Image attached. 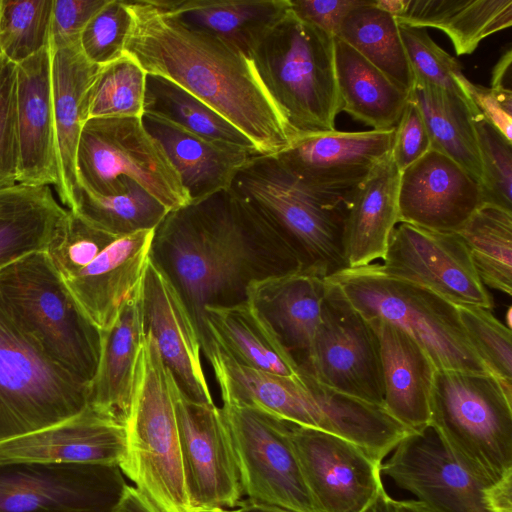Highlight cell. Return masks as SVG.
<instances>
[{
  "label": "cell",
  "instance_id": "6da1fadb",
  "mask_svg": "<svg viewBox=\"0 0 512 512\" xmlns=\"http://www.w3.org/2000/svg\"><path fill=\"white\" fill-rule=\"evenodd\" d=\"M150 257L183 298L202 348L206 306L243 302L251 283L301 271L229 190L168 212L155 228Z\"/></svg>",
  "mask_w": 512,
  "mask_h": 512
},
{
  "label": "cell",
  "instance_id": "7a4b0ae2",
  "mask_svg": "<svg viewBox=\"0 0 512 512\" xmlns=\"http://www.w3.org/2000/svg\"><path fill=\"white\" fill-rule=\"evenodd\" d=\"M125 53L147 73L166 78L239 129L261 155H277L292 134L251 59L221 38L187 27L151 0L127 1Z\"/></svg>",
  "mask_w": 512,
  "mask_h": 512
},
{
  "label": "cell",
  "instance_id": "3957f363",
  "mask_svg": "<svg viewBox=\"0 0 512 512\" xmlns=\"http://www.w3.org/2000/svg\"><path fill=\"white\" fill-rule=\"evenodd\" d=\"M229 191L271 238L297 258L301 272L326 279L349 268L345 253L348 208L312 195L275 155L251 157Z\"/></svg>",
  "mask_w": 512,
  "mask_h": 512
},
{
  "label": "cell",
  "instance_id": "277c9868",
  "mask_svg": "<svg viewBox=\"0 0 512 512\" xmlns=\"http://www.w3.org/2000/svg\"><path fill=\"white\" fill-rule=\"evenodd\" d=\"M334 39L289 9L258 40L249 58L293 139L336 130L341 112Z\"/></svg>",
  "mask_w": 512,
  "mask_h": 512
},
{
  "label": "cell",
  "instance_id": "5b68a950",
  "mask_svg": "<svg viewBox=\"0 0 512 512\" xmlns=\"http://www.w3.org/2000/svg\"><path fill=\"white\" fill-rule=\"evenodd\" d=\"M511 404L512 396L490 373L435 371L429 425L486 488L512 478Z\"/></svg>",
  "mask_w": 512,
  "mask_h": 512
},
{
  "label": "cell",
  "instance_id": "8992f818",
  "mask_svg": "<svg viewBox=\"0 0 512 512\" xmlns=\"http://www.w3.org/2000/svg\"><path fill=\"white\" fill-rule=\"evenodd\" d=\"M125 429L123 474L159 512H191L170 374L148 332L138 355Z\"/></svg>",
  "mask_w": 512,
  "mask_h": 512
},
{
  "label": "cell",
  "instance_id": "52a82bcc",
  "mask_svg": "<svg viewBox=\"0 0 512 512\" xmlns=\"http://www.w3.org/2000/svg\"><path fill=\"white\" fill-rule=\"evenodd\" d=\"M326 279L366 319L385 320L411 336L437 370L489 373L469 342L455 304L383 273L376 263L347 268Z\"/></svg>",
  "mask_w": 512,
  "mask_h": 512
},
{
  "label": "cell",
  "instance_id": "ba28073f",
  "mask_svg": "<svg viewBox=\"0 0 512 512\" xmlns=\"http://www.w3.org/2000/svg\"><path fill=\"white\" fill-rule=\"evenodd\" d=\"M0 293L43 352L89 386L98 366L100 331L80 310L47 253H31L2 267Z\"/></svg>",
  "mask_w": 512,
  "mask_h": 512
},
{
  "label": "cell",
  "instance_id": "9c48e42d",
  "mask_svg": "<svg viewBox=\"0 0 512 512\" xmlns=\"http://www.w3.org/2000/svg\"><path fill=\"white\" fill-rule=\"evenodd\" d=\"M88 406V386L54 363L0 293V441L64 421Z\"/></svg>",
  "mask_w": 512,
  "mask_h": 512
},
{
  "label": "cell",
  "instance_id": "30bf717a",
  "mask_svg": "<svg viewBox=\"0 0 512 512\" xmlns=\"http://www.w3.org/2000/svg\"><path fill=\"white\" fill-rule=\"evenodd\" d=\"M78 186L97 195L124 189L128 178L168 211L190 204L179 174L142 117L89 118L76 152Z\"/></svg>",
  "mask_w": 512,
  "mask_h": 512
},
{
  "label": "cell",
  "instance_id": "8fae6325",
  "mask_svg": "<svg viewBox=\"0 0 512 512\" xmlns=\"http://www.w3.org/2000/svg\"><path fill=\"white\" fill-rule=\"evenodd\" d=\"M221 411L248 500L292 512H320L304 480L287 421L231 405Z\"/></svg>",
  "mask_w": 512,
  "mask_h": 512
},
{
  "label": "cell",
  "instance_id": "7c38bea8",
  "mask_svg": "<svg viewBox=\"0 0 512 512\" xmlns=\"http://www.w3.org/2000/svg\"><path fill=\"white\" fill-rule=\"evenodd\" d=\"M325 284L320 321L304 373L331 389L383 405L378 336L336 284L327 279Z\"/></svg>",
  "mask_w": 512,
  "mask_h": 512
},
{
  "label": "cell",
  "instance_id": "4fadbf2b",
  "mask_svg": "<svg viewBox=\"0 0 512 512\" xmlns=\"http://www.w3.org/2000/svg\"><path fill=\"white\" fill-rule=\"evenodd\" d=\"M117 465L0 463V512H112L126 486Z\"/></svg>",
  "mask_w": 512,
  "mask_h": 512
},
{
  "label": "cell",
  "instance_id": "5bb4252c",
  "mask_svg": "<svg viewBox=\"0 0 512 512\" xmlns=\"http://www.w3.org/2000/svg\"><path fill=\"white\" fill-rule=\"evenodd\" d=\"M394 136L395 128L310 134L275 156L312 195L349 208L357 189L391 156Z\"/></svg>",
  "mask_w": 512,
  "mask_h": 512
},
{
  "label": "cell",
  "instance_id": "9a60e30c",
  "mask_svg": "<svg viewBox=\"0 0 512 512\" xmlns=\"http://www.w3.org/2000/svg\"><path fill=\"white\" fill-rule=\"evenodd\" d=\"M169 374L190 510L233 508L243 490L221 408L190 400Z\"/></svg>",
  "mask_w": 512,
  "mask_h": 512
},
{
  "label": "cell",
  "instance_id": "2e32d148",
  "mask_svg": "<svg viewBox=\"0 0 512 512\" xmlns=\"http://www.w3.org/2000/svg\"><path fill=\"white\" fill-rule=\"evenodd\" d=\"M376 264L383 273L424 287L455 305L493 307L492 296L456 232L398 223L382 263Z\"/></svg>",
  "mask_w": 512,
  "mask_h": 512
},
{
  "label": "cell",
  "instance_id": "e0dca14e",
  "mask_svg": "<svg viewBox=\"0 0 512 512\" xmlns=\"http://www.w3.org/2000/svg\"><path fill=\"white\" fill-rule=\"evenodd\" d=\"M304 480L320 512H362L383 487L381 463L335 434L287 421Z\"/></svg>",
  "mask_w": 512,
  "mask_h": 512
},
{
  "label": "cell",
  "instance_id": "ac0fdd59",
  "mask_svg": "<svg viewBox=\"0 0 512 512\" xmlns=\"http://www.w3.org/2000/svg\"><path fill=\"white\" fill-rule=\"evenodd\" d=\"M380 470L433 512H495L490 487L454 459L430 425L405 436Z\"/></svg>",
  "mask_w": 512,
  "mask_h": 512
},
{
  "label": "cell",
  "instance_id": "d6986e66",
  "mask_svg": "<svg viewBox=\"0 0 512 512\" xmlns=\"http://www.w3.org/2000/svg\"><path fill=\"white\" fill-rule=\"evenodd\" d=\"M483 204L481 184L434 149L401 172L398 223L457 232Z\"/></svg>",
  "mask_w": 512,
  "mask_h": 512
},
{
  "label": "cell",
  "instance_id": "ffe728a7",
  "mask_svg": "<svg viewBox=\"0 0 512 512\" xmlns=\"http://www.w3.org/2000/svg\"><path fill=\"white\" fill-rule=\"evenodd\" d=\"M142 316L166 368L192 401L213 404L201 361L202 340L180 293L150 257L142 281Z\"/></svg>",
  "mask_w": 512,
  "mask_h": 512
},
{
  "label": "cell",
  "instance_id": "44dd1931",
  "mask_svg": "<svg viewBox=\"0 0 512 512\" xmlns=\"http://www.w3.org/2000/svg\"><path fill=\"white\" fill-rule=\"evenodd\" d=\"M155 229L119 237L93 258L58 272L74 301L99 330L110 328L142 283Z\"/></svg>",
  "mask_w": 512,
  "mask_h": 512
},
{
  "label": "cell",
  "instance_id": "7402d4cb",
  "mask_svg": "<svg viewBox=\"0 0 512 512\" xmlns=\"http://www.w3.org/2000/svg\"><path fill=\"white\" fill-rule=\"evenodd\" d=\"M125 452V426L89 405L57 424L0 441V463L28 461L120 467Z\"/></svg>",
  "mask_w": 512,
  "mask_h": 512
},
{
  "label": "cell",
  "instance_id": "603a6c76",
  "mask_svg": "<svg viewBox=\"0 0 512 512\" xmlns=\"http://www.w3.org/2000/svg\"><path fill=\"white\" fill-rule=\"evenodd\" d=\"M78 39L49 37L48 41L59 174L55 190L69 211L78 188L76 152L88 119V95L100 69L85 58Z\"/></svg>",
  "mask_w": 512,
  "mask_h": 512
},
{
  "label": "cell",
  "instance_id": "cb8c5ba5",
  "mask_svg": "<svg viewBox=\"0 0 512 512\" xmlns=\"http://www.w3.org/2000/svg\"><path fill=\"white\" fill-rule=\"evenodd\" d=\"M19 133L18 183L56 186L58 155L48 45L16 64Z\"/></svg>",
  "mask_w": 512,
  "mask_h": 512
},
{
  "label": "cell",
  "instance_id": "d4e9b609",
  "mask_svg": "<svg viewBox=\"0 0 512 512\" xmlns=\"http://www.w3.org/2000/svg\"><path fill=\"white\" fill-rule=\"evenodd\" d=\"M220 388L223 405L257 410L309 428L323 430L317 404L301 374L290 378L245 366L210 341L202 349Z\"/></svg>",
  "mask_w": 512,
  "mask_h": 512
},
{
  "label": "cell",
  "instance_id": "484cf974",
  "mask_svg": "<svg viewBox=\"0 0 512 512\" xmlns=\"http://www.w3.org/2000/svg\"><path fill=\"white\" fill-rule=\"evenodd\" d=\"M325 279L301 271L251 283L247 300L261 313L301 372L320 321Z\"/></svg>",
  "mask_w": 512,
  "mask_h": 512
},
{
  "label": "cell",
  "instance_id": "4316f807",
  "mask_svg": "<svg viewBox=\"0 0 512 512\" xmlns=\"http://www.w3.org/2000/svg\"><path fill=\"white\" fill-rule=\"evenodd\" d=\"M368 321L380 345L383 407L412 431L429 426L430 397L437 369L426 351L402 329L381 319Z\"/></svg>",
  "mask_w": 512,
  "mask_h": 512
},
{
  "label": "cell",
  "instance_id": "83f0119b",
  "mask_svg": "<svg viewBox=\"0 0 512 512\" xmlns=\"http://www.w3.org/2000/svg\"><path fill=\"white\" fill-rule=\"evenodd\" d=\"M142 283L115 323L100 331V356L88 386V405L125 426L138 355L145 338Z\"/></svg>",
  "mask_w": 512,
  "mask_h": 512
},
{
  "label": "cell",
  "instance_id": "f1b7e54d",
  "mask_svg": "<svg viewBox=\"0 0 512 512\" xmlns=\"http://www.w3.org/2000/svg\"><path fill=\"white\" fill-rule=\"evenodd\" d=\"M146 130L160 142L179 174L190 203L229 190L236 174L253 156L246 149L210 141L164 120L143 114Z\"/></svg>",
  "mask_w": 512,
  "mask_h": 512
},
{
  "label": "cell",
  "instance_id": "f546056e",
  "mask_svg": "<svg viewBox=\"0 0 512 512\" xmlns=\"http://www.w3.org/2000/svg\"><path fill=\"white\" fill-rule=\"evenodd\" d=\"M401 172L390 156L357 189L345 224V253L349 268L383 260L398 224Z\"/></svg>",
  "mask_w": 512,
  "mask_h": 512
},
{
  "label": "cell",
  "instance_id": "4dcf8cb0",
  "mask_svg": "<svg viewBox=\"0 0 512 512\" xmlns=\"http://www.w3.org/2000/svg\"><path fill=\"white\" fill-rule=\"evenodd\" d=\"M204 326L203 347L212 341L245 366L284 377L300 376L297 364L248 300L228 306H206Z\"/></svg>",
  "mask_w": 512,
  "mask_h": 512
},
{
  "label": "cell",
  "instance_id": "1f68e13d",
  "mask_svg": "<svg viewBox=\"0 0 512 512\" xmlns=\"http://www.w3.org/2000/svg\"><path fill=\"white\" fill-rule=\"evenodd\" d=\"M69 216L51 186L16 183L0 187V269L31 253L46 251Z\"/></svg>",
  "mask_w": 512,
  "mask_h": 512
},
{
  "label": "cell",
  "instance_id": "d6a6232c",
  "mask_svg": "<svg viewBox=\"0 0 512 512\" xmlns=\"http://www.w3.org/2000/svg\"><path fill=\"white\" fill-rule=\"evenodd\" d=\"M181 24L223 39L248 57L289 0H151Z\"/></svg>",
  "mask_w": 512,
  "mask_h": 512
},
{
  "label": "cell",
  "instance_id": "836d02e7",
  "mask_svg": "<svg viewBox=\"0 0 512 512\" xmlns=\"http://www.w3.org/2000/svg\"><path fill=\"white\" fill-rule=\"evenodd\" d=\"M394 16L401 25L441 30L458 56L468 55L512 25V0H399Z\"/></svg>",
  "mask_w": 512,
  "mask_h": 512
},
{
  "label": "cell",
  "instance_id": "e575fe53",
  "mask_svg": "<svg viewBox=\"0 0 512 512\" xmlns=\"http://www.w3.org/2000/svg\"><path fill=\"white\" fill-rule=\"evenodd\" d=\"M334 55L341 111L374 130L395 128L409 93L337 37Z\"/></svg>",
  "mask_w": 512,
  "mask_h": 512
},
{
  "label": "cell",
  "instance_id": "d590c367",
  "mask_svg": "<svg viewBox=\"0 0 512 512\" xmlns=\"http://www.w3.org/2000/svg\"><path fill=\"white\" fill-rule=\"evenodd\" d=\"M337 38L343 40L400 89L410 93L414 76L393 14L376 0H362L344 18Z\"/></svg>",
  "mask_w": 512,
  "mask_h": 512
},
{
  "label": "cell",
  "instance_id": "8d00e7d4",
  "mask_svg": "<svg viewBox=\"0 0 512 512\" xmlns=\"http://www.w3.org/2000/svg\"><path fill=\"white\" fill-rule=\"evenodd\" d=\"M409 100L422 114L432 149L456 162L481 184L480 153L472 115L465 102L442 89L416 81Z\"/></svg>",
  "mask_w": 512,
  "mask_h": 512
},
{
  "label": "cell",
  "instance_id": "74e56055",
  "mask_svg": "<svg viewBox=\"0 0 512 512\" xmlns=\"http://www.w3.org/2000/svg\"><path fill=\"white\" fill-rule=\"evenodd\" d=\"M143 114L164 120L198 137L261 155L233 124L166 78L147 74Z\"/></svg>",
  "mask_w": 512,
  "mask_h": 512
},
{
  "label": "cell",
  "instance_id": "f35d334b",
  "mask_svg": "<svg viewBox=\"0 0 512 512\" xmlns=\"http://www.w3.org/2000/svg\"><path fill=\"white\" fill-rule=\"evenodd\" d=\"M70 212L97 230L123 237L155 229L170 211L128 178L124 189L112 195H97L78 186Z\"/></svg>",
  "mask_w": 512,
  "mask_h": 512
},
{
  "label": "cell",
  "instance_id": "ab89813d",
  "mask_svg": "<svg viewBox=\"0 0 512 512\" xmlns=\"http://www.w3.org/2000/svg\"><path fill=\"white\" fill-rule=\"evenodd\" d=\"M483 285L512 295V211L484 203L456 232Z\"/></svg>",
  "mask_w": 512,
  "mask_h": 512
},
{
  "label": "cell",
  "instance_id": "60d3db41",
  "mask_svg": "<svg viewBox=\"0 0 512 512\" xmlns=\"http://www.w3.org/2000/svg\"><path fill=\"white\" fill-rule=\"evenodd\" d=\"M146 77L128 55L100 67L88 95V119L142 117Z\"/></svg>",
  "mask_w": 512,
  "mask_h": 512
},
{
  "label": "cell",
  "instance_id": "b9f144b4",
  "mask_svg": "<svg viewBox=\"0 0 512 512\" xmlns=\"http://www.w3.org/2000/svg\"><path fill=\"white\" fill-rule=\"evenodd\" d=\"M53 0H1L0 51L18 64L48 45Z\"/></svg>",
  "mask_w": 512,
  "mask_h": 512
},
{
  "label": "cell",
  "instance_id": "7bdbcfd3",
  "mask_svg": "<svg viewBox=\"0 0 512 512\" xmlns=\"http://www.w3.org/2000/svg\"><path fill=\"white\" fill-rule=\"evenodd\" d=\"M399 30L414 82L453 94L465 102L471 115L479 113L464 90L463 83L467 77L459 61L440 48L426 29L399 24Z\"/></svg>",
  "mask_w": 512,
  "mask_h": 512
},
{
  "label": "cell",
  "instance_id": "ee69618b",
  "mask_svg": "<svg viewBox=\"0 0 512 512\" xmlns=\"http://www.w3.org/2000/svg\"><path fill=\"white\" fill-rule=\"evenodd\" d=\"M461 324L470 344L487 370L512 396L511 329L497 319L490 309L456 305Z\"/></svg>",
  "mask_w": 512,
  "mask_h": 512
},
{
  "label": "cell",
  "instance_id": "f6af8a7d",
  "mask_svg": "<svg viewBox=\"0 0 512 512\" xmlns=\"http://www.w3.org/2000/svg\"><path fill=\"white\" fill-rule=\"evenodd\" d=\"M481 165L483 202L512 211V142L479 112L472 115Z\"/></svg>",
  "mask_w": 512,
  "mask_h": 512
},
{
  "label": "cell",
  "instance_id": "bcb514c9",
  "mask_svg": "<svg viewBox=\"0 0 512 512\" xmlns=\"http://www.w3.org/2000/svg\"><path fill=\"white\" fill-rule=\"evenodd\" d=\"M131 26L127 1L108 0L79 34L85 58L100 67L126 55L125 43Z\"/></svg>",
  "mask_w": 512,
  "mask_h": 512
},
{
  "label": "cell",
  "instance_id": "7dc6e473",
  "mask_svg": "<svg viewBox=\"0 0 512 512\" xmlns=\"http://www.w3.org/2000/svg\"><path fill=\"white\" fill-rule=\"evenodd\" d=\"M19 133L16 64L0 60V187L18 183Z\"/></svg>",
  "mask_w": 512,
  "mask_h": 512
},
{
  "label": "cell",
  "instance_id": "c3c4849f",
  "mask_svg": "<svg viewBox=\"0 0 512 512\" xmlns=\"http://www.w3.org/2000/svg\"><path fill=\"white\" fill-rule=\"evenodd\" d=\"M431 149L430 136L422 114L416 104L408 98V103L395 127L392 160L402 172Z\"/></svg>",
  "mask_w": 512,
  "mask_h": 512
},
{
  "label": "cell",
  "instance_id": "681fc988",
  "mask_svg": "<svg viewBox=\"0 0 512 512\" xmlns=\"http://www.w3.org/2000/svg\"><path fill=\"white\" fill-rule=\"evenodd\" d=\"M291 11L301 20L337 37L351 9L362 0H289Z\"/></svg>",
  "mask_w": 512,
  "mask_h": 512
},
{
  "label": "cell",
  "instance_id": "f907efd6",
  "mask_svg": "<svg viewBox=\"0 0 512 512\" xmlns=\"http://www.w3.org/2000/svg\"><path fill=\"white\" fill-rule=\"evenodd\" d=\"M465 90L486 120L512 142V92L495 91L474 84L468 79Z\"/></svg>",
  "mask_w": 512,
  "mask_h": 512
},
{
  "label": "cell",
  "instance_id": "816d5d0a",
  "mask_svg": "<svg viewBox=\"0 0 512 512\" xmlns=\"http://www.w3.org/2000/svg\"><path fill=\"white\" fill-rule=\"evenodd\" d=\"M108 0H53L50 37L76 38Z\"/></svg>",
  "mask_w": 512,
  "mask_h": 512
},
{
  "label": "cell",
  "instance_id": "f5cc1de1",
  "mask_svg": "<svg viewBox=\"0 0 512 512\" xmlns=\"http://www.w3.org/2000/svg\"><path fill=\"white\" fill-rule=\"evenodd\" d=\"M112 512H159L136 488L127 485Z\"/></svg>",
  "mask_w": 512,
  "mask_h": 512
},
{
  "label": "cell",
  "instance_id": "db71d44e",
  "mask_svg": "<svg viewBox=\"0 0 512 512\" xmlns=\"http://www.w3.org/2000/svg\"><path fill=\"white\" fill-rule=\"evenodd\" d=\"M512 50L508 48L492 70L491 87L495 91L512 92Z\"/></svg>",
  "mask_w": 512,
  "mask_h": 512
},
{
  "label": "cell",
  "instance_id": "11a10c76",
  "mask_svg": "<svg viewBox=\"0 0 512 512\" xmlns=\"http://www.w3.org/2000/svg\"><path fill=\"white\" fill-rule=\"evenodd\" d=\"M362 512H398L396 500L391 498L384 488Z\"/></svg>",
  "mask_w": 512,
  "mask_h": 512
},
{
  "label": "cell",
  "instance_id": "9f6ffc18",
  "mask_svg": "<svg viewBox=\"0 0 512 512\" xmlns=\"http://www.w3.org/2000/svg\"><path fill=\"white\" fill-rule=\"evenodd\" d=\"M241 512H292L280 507L255 503L250 500L245 501L240 505Z\"/></svg>",
  "mask_w": 512,
  "mask_h": 512
},
{
  "label": "cell",
  "instance_id": "6f0895ef",
  "mask_svg": "<svg viewBox=\"0 0 512 512\" xmlns=\"http://www.w3.org/2000/svg\"><path fill=\"white\" fill-rule=\"evenodd\" d=\"M398 512H433L417 500H396Z\"/></svg>",
  "mask_w": 512,
  "mask_h": 512
},
{
  "label": "cell",
  "instance_id": "680465c9",
  "mask_svg": "<svg viewBox=\"0 0 512 512\" xmlns=\"http://www.w3.org/2000/svg\"><path fill=\"white\" fill-rule=\"evenodd\" d=\"M191 512H241V508L239 506L236 509L214 508V509H205V510H194Z\"/></svg>",
  "mask_w": 512,
  "mask_h": 512
},
{
  "label": "cell",
  "instance_id": "91938a15",
  "mask_svg": "<svg viewBox=\"0 0 512 512\" xmlns=\"http://www.w3.org/2000/svg\"><path fill=\"white\" fill-rule=\"evenodd\" d=\"M1 57H2V54H1V51H0V60H1Z\"/></svg>",
  "mask_w": 512,
  "mask_h": 512
},
{
  "label": "cell",
  "instance_id": "94428289",
  "mask_svg": "<svg viewBox=\"0 0 512 512\" xmlns=\"http://www.w3.org/2000/svg\"><path fill=\"white\" fill-rule=\"evenodd\" d=\"M0 9H1V0H0Z\"/></svg>",
  "mask_w": 512,
  "mask_h": 512
}]
</instances>
